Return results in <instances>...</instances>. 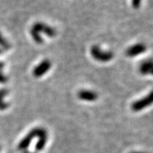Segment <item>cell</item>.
I'll list each match as a JSON object with an SVG mask.
<instances>
[{
	"mask_svg": "<svg viewBox=\"0 0 153 153\" xmlns=\"http://www.w3.org/2000/svg\"><path fill=\"white\" fill-rule=\"evenodd\" d=\"M45 136H48L47 132L45 129L42 128H34L19 143V149L21 150H26L28 148V145H30V143H31L32 140L34 137H38L39 138H41V137Z\"/></svg>",
	"mask_w": 153,
	"mask_h": 153,
	"instance_id": "6da1fadb",
	"label": "cell"
},
{
	"mask_svg": "<svg viewBox=\"0 0 153 153\" xmlns=\"http://www.w3.org/2000/svg\"><path fill=\"white\" fill-rule=\"evenodd\" d=\"M91 55L94 60L101 62H107L111 60L114 54L111 51H106L101 49L98 45H94L91 48Z\"/></svg>",
	"mask_w": 153,
	"mask_h": 153,
	"instance_id": "7a4b0ae2",
	"label": "cell"
},
{
	"mask_svg": "<svg viewBox=\"0 0 153 153\" xmlns=\"http://www.w3.org/2000/svg\"><path fill=\"white\" fill-rule=\"evenodd\" d=\"M152 103V94L150 93V94L146 96L144 98H142L139 100H137L132 104L131 108L135 112L140 111L145 108L150 106Z\"/></svg>",
	"mask_w": 153,
	"mask_h": 153,
	"instance_id": "3957f363",
	"label": "cell"
},
{
	"mask_svg": "<svg viewBox=\"0 0 153 153\" xmlns=\"http://www.w3.org/2000/svg\"><path fill=\"white\" fill-rule=\"evenodd\" d=\"M51 66H52V64H51V61L47 60V59L43 60L37 66L34 68L33 70V75L36 78L41 77L49 71Z\"/></svg>",
	"mask_w": 153,
	"mask_h": 153,
	"instance_id": "277c9868",
	"label": "cell"
},
{
	"mask_svg": "<svg viewBox=\"0 0 153 153\" xmlns=\"http://www.w3.org/2000/svg\"><path fill=\"white\" fill-rule=\"evenodd\" d=\"M32 28L36 30L39 33H44L45 36L50 38L54 37L56 35V31H55L54 28L42 22L36 23L33 26Z\"/></svg>",
	"mask_w": 153,
	"mask_h": 153,
	"instance_id": "5b68a950",
	"label": "cell"
},
{
	"mask_svg": "<svg viewBox=\"0 0 153 153\" xmlns=\"http://www.w3.org/2000/svg\"><path fill=\"white\" fill-rule=\"evenodd\" d=\"M147 50V47L143 43H136L128 48L126 51V54L130 57H134L144 53Z\"/></svg>",
	"mask_w": 153,
	"mask_h": 153,
	"instance_id": "8992f818",
	"label": "cell"
},
{
	"mask_svg": "<svg viewBox=\"0 0 153 153\" xmlns=\"http://www.w3.org/2000/svg\"><path fill=\"white\" fill-rule=\"evenodd\" d=\"M77 97L80 100L90 101V102L96 101L98 98V95L97 93L91 90H87V89L79 91L77 94Z\"/></svg>",
	"mask_w": 153,
	"mask_h": 153,
	"instance_id": "52a82bcc",
	"label": "cell"
},
{
	"mask_svg": "<svg viewBox=\"0 0 153 153\" xmlns=\"http://www.w3.org/2000/svg\"><path fill=\"white\" fill-rule=\"evenodd\" d=\"M153 64L152 60H145L140 65L139 70L141 74L143 75H148V74H152Z\"/></svg>",
	"mask_w": 153,
	"mask_h": 153,
	"instance_id": "ba28073f",
	"label": "cell"
},
{
	"mask_svg": "<svg viewBox=\"0 0 153 153\" xmlns=\"http://www.w3.org/2000/svg\"><path fill=\"white\" fill-rule=\"evenodd\" d=\"M8 91L6 89H1L0 90V110H4L7 108L8 104L4 101V99L7 96Z\"/></svg>",
	"mask_w": 153,
	"mask_h": 153,
	"instance_id": "9c48e42d",
	"label": "cell"
},
{
	"mask_svg": "<svg viewBox=\"0 0 153 153\" xmlns=\"http://www.w3.org/2000/svg\"><path fill=\"white\" fill-rule=\"evenodd\" d=\"M30 35L31 37L33 38V41L38 44H41L43 43V38H42L41 33H39L36 30H33V28H31L30 30Z\"/></svg>",
	"mask_w": 153,
	"mask_h": 153,
	"instance_id": "30bf717a",
	"label": "cell"
},
{
	"mask_svg": "<svg viewBox=\"0 0 153 153\" xmlns=\"http://www.w3.org/2000/svg\"><path fill=\"white\" fill-rule=\"evenodd\" d=\"M0 45L5 50H8L10 48V44L6 41V39H4V38L1 36V33H0Z\"/></svg>",
	"mask_w": 153,
	"mask_h": 153,
	"instance_id": "8fae6325",
	"label": "cell"
},
{
	"mask_svg": "<svg viewBox=\"0 0 153 153\" xmlns=\"http://www.w3.org/2000/svg\"><path fill=\"white\" fill-rule=\"evenodd\" d=\"M141 3V0H133V6L134 8L137 9L138 8L140 5Z\"/></svg>",
	"mask_w": 153,
	"mask_h": 153,
	"instance_id": "7c38bea8",
	"label": "cell"
},
{
	"mask_svg": "<svg viewBox=\"0 0 153 153\" xmlns=\"http://www.w3.org/2000/svg\"><path fill=\"white\" fill-rule=\"evenodd\" d=\"M7 76L4 74H3L1 72H0V83H4L7 81Z\"/></svg>",
	"mask_w": 153,
	"mask_h": 153,
	"instance_id": "4fadbf2b",
	"label": "cell"
},
{
	"mask_svg": "<svg viewBox=\"0 0 153 153\" xmlns=\"http://www.w3.org/2000/svg\"><path fill=\"white\" fill-rule=\"evenodd\" d=\"M3 67H4V63H2L1 62H0V70H1Z\"/></svg>",
	"mask_w": 153,
	"mask_h": 153,
	"instance_id": "5bb4252c",
	"label": "cell"
},
{
	"mask_svg": "<svg viewBox=\"0 0 153 153\" xmlns=\"http://www.w3.org/2000/svg\"><path fill=\"white\" fill-rule=\"evenodd\" d=\"M131 153H144V152H131Z\"/></svg>",
	"mask_w": 153,
	"mask_h": 153,
	"instance_id": "9a60e30c",
	"label": "cell"
}]
</instances>
